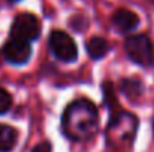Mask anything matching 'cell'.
I'll return each mask as SVG.
<instances>
[{
  "instance_id": "cell-1",
  "label": "cell",
  "mask_w": 154,
  "mask_h": 152,
  "mask_svg": "<svg viewBox=\"0 0 154 152\" xmlns=\"http://www.w3.org/2000/svg\"><path fill=\"white\" fill-rule=\"evenodd\" d=\"M99 130V113L96 104L88 99L70 101L61 115V131L72 142H87Z\"/></svg>"
},
{
  "instance_id": "cell-2",
  "label": "cell",
  "mask_w": 154,
  "mask_h": 152,
  "mask_svg": "<svg viewBox=\"0 0 154 152\" xmlns=\"http://www.w3.org/2000/svg\"><path fill=\"white\" fill-rule=\"evenodd\" d=\"M136 115L124 110H115L111 113L109 124L106 127V143L114 151H129L138 131Z\"/></svg>"
},
{
  "instance_id": "cell-3",
  "label": "cell",
  "mask_w": 154,
  "mask_h": 152,
  "mask_svg": "<svg viewBox=\"0 0 154 152\" xmlns=\"http://www.w3.org/2000/svg\"><path fill=\"white\" fill-rule=\"evenodd\" d=\"M124 49L127 57L138 66L150 69L154 66V46L147 34L129 36L124 42Z\"/></svg>"
},
{
  "instance_id": "cell-4",
  "label": "cell",
  "mask_w": 154,
  "mask_h": 152,
  "mask_svg": "<svg viewBox=\"0 0 154 152\" xmlns=\"http://www.w3.org/2000/svg\"><path fill=\"white\" fill-rule=\"evenodd\" d=\"M52 55L63 63H73L78 58V48L70 34L61 30H54L48 39Z\"/></svg>"
},
{
  "instance_id": "cell-5",
  "label": "cell",
  "mask_w": 154,
  "mask_h": 152,
  "mask_svg": "<svg viewBox=\"0 0 154 152\" xmlns=\"http://www.w3.org/2000/svg\"><path fill=\"white\" fill-rule=\"evenodd\" d=\"M41 36V22L33 13H20L11 25V37L26 40L29 43Z\"/></svg>"
},
{
  "instance_id": "cell-6",
  "label": "cell",
  "mask_w": 154,
  "mask_h": 152,
  "mask_svg": "<svg viewBox=\"0 0 154 152\" xmlns=\"http://www.w3.org/2000/svg\"><path fill=\"white\" fill-rule=\"evenodd\" d=\"M3 57L12 66H24L32 57V46L26 40L11 37L3 45Z\"/></svg>"
},
{
  "instance_id": "cell-7",
  "label": "cell",
  "mask_w": 154,
  "mask_h": 152,
  "mask_svg": "<svg viewBox=\"0 0 154 152\" xmlns=\"http://www.w3.org/2000/svg\"><path fill=\"white\" fill-rule=\"evenodd\" d=\"M112 24L114 27L120 31V33H129V31H133L135 28H138L139 25V16L129 10V9H117L112 15Z\"/></svg>"
},
{
  "instance_id": "cell-8",
  "label": "cell",
  "mask_w": 154,
  "mask_h": 152,
  "mask_svg": "<svg viewBox=\"0 0 154 152\" xmlns=\"http://www.w3.org/2000/svg\"><path fill=\"white\" fill-rule=\"evenodd\" d=\"M85 51L87 54L90 55V58L93 60H100L103 58L108 51H109V45L106 42L105 37H100V36H94L91 37L87 43H85Z\"/></svg>"
},
{
  "instance_id": "cell-9",
  "label": "cell",
  "mask_w": 154,
  "mask_h": 152,
  "mask_svg": "<svg viewBox=\"0 0 154 152\" xmlns=\"http://www.w3.org/2000/svg\"><path fill=\"white\" fill-rule=\"evenodd\" d=\"M18 133L8 124H0V152H11L17 145Z\"/></svg>"
},
{
  "instance_id": "cell-10",
  "label": "cell",
  "mask_w": 154,
  "mask_h": 152,
  "mask_svg": "<svg viewBox=\"0 0 154 152\" xmlns=\"http://www.w3.org/2000/svg\"><path fill=\"white\" fill-rule=\"evenodd\" d=\"M121 91L129 100H138L144 93V85L136 78H127L121 81Z\"/></svg>"
},
{
  "instance_id": "cell-11",
  "label": "cell",
  "mask_w": 154,
  "mask_h": 152,
  "mask_svg": "<svg viewBox=\"0 0 154 152\" xmlns=\"http://www.w3.org/2000/svg\"><path fill=\"white\" fill-rule=\"evenodd\" d=\"M102 90H103V97H105L106 106L111 109V113L115 112V109H117V97H115V91H114L112 84L105 82L103 87H102Z\"/></svg>"
},
{
  "instance_id": "cell-12",
  "label": "cell",
  "mask_w": 154,
  "mask_h": 152,
  "mask_svg": "<svg viewBox=\"0 0 154 152\" xmlns=\"http://www.w3.org/2000/svg\"><path fill=\"white\" fill-rule=\"evenodd\" d=\"M11 106H12V97H11V94L5 88L0 87V115L8 113L9 109H11Z\"/></svg>"
},
{
  "instance_id": "cell-13",
  "label": "cell",
  "mask_w": 154,
  "mask_h": 152,
  "mask_svg": "<svg viewBox=\"0 0 154 152\" xmlns=\"http://www.w3.org/2000/svg\"><path fill=\"white\" fill-rule=\"evenodd\" d=\"M32 152H51V143L50 142H41L32 149Z\"/></svg>"
},
{
  "instance_id": "cell-14",
  "label": "cell",
  "mask_w": 154,
  "mask_h": 152,
  "mask_svg": "<svg viewBox=\"0 0 154 152\" xmlns=\"http://www.w3.org/2000/svg\"><path fill=\"white\" fill-rule=\"evenodd\" d=\"M8 1H12V3H15V1H20V0H8Z\"/></svg>"
},
{
  "instance_id": "cell-15",
  "label": "cell",
  "mask_w": 154,
  "mask_h": 152,
  "mask_svg": "<svg viewBox=\"0 0 154 152\" xmlns=\"http://www.w3.org/2000/svg\"><path fill=\"white\" fill-rule=\"evenodd\" d=\"M0 61H2V58H0Z\"/></svg>"
}]
</instances>
